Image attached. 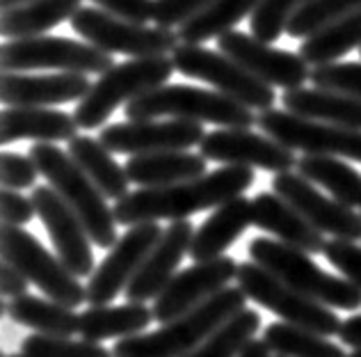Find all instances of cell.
<instances>
[{
  "label": "cell",
  "mask_w": 361,
  "mask_h": 357,
  "mask_svg": "<svg viewBox=\"0 0 361 357\" xmlns=\"http://www.w3.org/2000/svg\"><path fill=\"white\" fill-rule=\"evenodd\" d=\"M247 252L254 264L274 272L279 279L316 303L331 309H345V312L361 309V289L350 279H341L322 270L307 252L263 236L254 238Z\"/></svg>",
  "instance_id": "5"
},
{
  "label": "cell",
  "mask_w": 361,
  "mask_h": 357,
  "mask_svg": "<svg viewBox=\"0 0 361 357\" xmlns=\"http://www.w3.org/2000/svg\"><path fill=\"white\" fill-rule=\"evenodd\" d=\"M217 51L229 55L247 71L270 87L298 90L309 80L311 71L300 53L274 49L268 42L256 40L250 32L231 30L217 40Z\"/></svg>",
  "instance_id": "15"
},
{
  "label": "cell",
  "mask_w": 361,
  "mask_h": 357,
  "mask_svg": "<svg viewBox=\"0 0 361 357\" xmlns=\"http://www.w3.org/2000/svg\"><path fill=\"white\" fill-rule=\"evenodd\" d=\"M39 170L30 156H21L16 152L3 154V188L7 190H25L35 188Z\"/></svg>",
  "instance_id": "42"
},
{
  "label": "cell",
  "mask_w": 361,
  "mask_h": 357,
  "mask_svg": "<svg viewBox=\"0 0 361 357\" xmlns=\"http://www.w3.org/2000/svg\"><path fill=\"white\" fill-rule=\"evenodd\" d=\"M274 357H279V355H274Z\"/></svg>",
  "instance_id": "51"
},
{
  "label": "cell",
  "mask_w": 361,
  "mask_h": 357,
  "mask_svg": "<svg viewBox=\"0 0 361 357\" xmlns=\"http://www.w3.org/2000/svg\"><path fill=\"white\" fill-rule=\"evenodd\" d=\"M5 314L16 325L30 327L39 334L73 337L80 330V314H75L71 307H64L51 298L25 294L5 303Z\"/></svg>",
  "instance_id": "29"
},
{
  "label": "cell",
  "mask_w": 361,
  "mask_h": 357,
  "mask_svg": "<svg viewBox=\"0 0 361 357\" xmlns=\"http://www.w3.org/2000/svg\"><path fill=\"white\" fill-rule=\"evenodd\" d=\"M309 0H261L250 18V32L261 42H277L286 35L288 21Z\"/></svg>",
  "instance_id": "38"
},
{
  "label": "cell",
  "mask_w": 361,
  "mask_h": 357,
  "mask_svg": "<svg viewBox=\"0 0 361 357\" xmlns=\"http://www.w3.org/2000/svg\"><path fill=\"white\" fill-rule=\"evenodd\" d=\"M254 178L256 174L252 167L224 165L192 181L163 188H142L115 202V218L123 227L156 220H188L192 213L217 209L245 195V190L254 186Z\"/></svg>",
  "instance_id": "1"
},
{
  "label": "cell",
  "mask_w": 361,
  "mask_h": 357,
  "mask_svg": "<svg viewBox=\"0 0 361 357\" xmlns=\"http://www.w3.org/2000/svg\"><path fill=\"white\" fill-rule=\"evenodd\" d=\"M313 87L361 99V62H331L311 69Z\"/></svg>",
  "instance_id": "39"
},
{
  "label": "cell",
  "mask_w": 361,
  "mask_h": 357,
  "mask_svg": "<svg viewBox=\"0 0 361 357\" xmlns=\"http://www.w3.org/2000/svg\"><path fill=\"white\" fill-rule=\"evenodd\" d=\"M322 255L327 257V261L336 270L343 272L355 286L361 289V246H357L355 241L331 238L327 241Z\"/></svg>",
  "instance_id": "41"
},
{
  "label": "cell",
  "mask_w": 361,
  "mask_h": 357,
  "mask_svg": "<svg viewBox=\"0 0 361 357\" xmlns=\"http://www.w3.org/2000/svg\"><path fill=\"white\" fill-rule=\"evenodd\" d=\"M27 277L23 275L21 270L14 268L12 264H5L3 261V275H0V289H3V296L7 300H14V298H21L27 294Z\"/></svg>",
  "instance_id": "45"
},
{
  "label": "cell",
  "mask_w": 361,
  "mask_h": 357,
  "mask_svg": "<svg viewBox=\"0 0 361 357\" xmlns=\"http://www.w3.org/2000/svg\"><path fill=\"white\" fill-rule=\"evenodd\" d=\"M213 0H154V21L158 28L172 30L174 25H183L206 9Z\"/></svg>",
  "instance_id": "40"
},
{
  "label": "cell",
  "mask_w": 361,
  "mask_h": 357,
  "mask_svg": "<svg viewBox=\"0 0 361 357\" xmlns=\"http://www.w3.org/2000/svg\"><path fill=\"white\" fill-rule=\"evenodd\" d=\"M256 124L265 135L277 140L293 152L307 156H336L361 163V131L343 128L325 121L293 115L288 110H263Z\"/></svg>",
  "instance_id": "12"
},
{
  "label": "cell",
  "mask_w": 361,
  "mask_h": 357,
  "mask_svg": "<svg viewBox=\"0 0 361 357\" xmlns=\"http://www.w3.org/2000/svg\"><path fill=\"white\" fill-rule=\"evenodd\" d=\"M176 71L172 58L156 55V58H130L121 64H115L99 80H94L87 97L75 106V124L85 131L99 128L108 121L121 103H130L160 85H167Z\"/></svg>",
  "instance_id": "6"
},
{
  "label": "cell",
  "mask_w": 361,
  "mask_h": 357,
  "mask_svg": "<svg viewBox=\"0 0 361 357\" xmlns=\"http://www.w3.org/2000/svg\"><path fill=\"white\" fill-rule=\"evenodd\" d=\"M281 103L293 115L361 131V99L320 87H298L283 92Z\"/></svg>",
  "instance_id": "26"
},
{
  "label": "cell",
  "mask_w": 361,
  "mask_h": 357,
  "mask_svg": "<svg viewBox=\"0 0 361 357\" xmlns=\"http://www.w3.org/2000/svg\"><path fill=\"white\" fill-rule=\"evenodd\" d=\"M3 261L12 264L35 284L46 298L55 300L64 307H80L87 303V286L80 284V277L62 264L60 257L49 252L30 231L23 227L3 224Z\"/></svg>",
  "instance_id": "8"
},
{
  "label": "cell",
  "mask_w": 361,
  "mask_h": 357,
  "mask_svg": "<svg viewBox=\"0 0 361 357\" xmlns=\"http://www.w3.org/2000/svg\"><path fill=\"white\" fill-rule=\"evenodd\" d=\"M261 327V316L254 309H243L233 318L202 341L195 351H190L183 357H238L247 344L256 339V332Z\"/></svg>",
  "instance_id": "35"
},
{
  "label": "cell",
  "mask_w": 361,
  "mask_h": 357,
  "mask_svg": "<svg viewBox=\"0 0 361 357\" xmlns=\"http://www.w3.org/2000/svg\"><path fill=\"white\" fill-rule=\"evenodd\" d=\"M154 309L145 303H126V305H103L90 307L80 314L78 334L87 341H103L112 337H135L142 334L154 323Z\"/></svg>",
  "instance_id": "27"
},
{
  "label": "cell",
  "mask_w": 361,
  "mask_h": 357,
  "mask_svg": "<svg viewBox=\"0 0 361 357\" xmlns=\"http://www.w3.org/2000/svg\"><path fill=\"white\" fill-rule=\"evenodd\" d=\"M298 174L316 183L334 197L336 202L350 206H361V172L336 156H302L298 158Z\"/></svg>",
  "instance_id": "32"
},
{
  "label": "cell",
  "mask_w": 361,
  "mask_h": 357,
  "mask_svg": "<svg viewBox=\"0 0 361 357\" xmlns=\"http://www.w3.org/2000/svg\"><path fill=\"white\" fill-rule=\"evenodd\" d=\"M359 53H361V49H359Z\"/></svg>",
  "instance_id": "52"
},
{
  "label": "cell",
  "mask_w": 361,
  "mask_h": 357,
  "mask_svg": "<svg viewBox=\"0 0 361 357\" xmlns=\"http://www.w3.org/2000/svg\"><path fill=\"white\" fill-rule=\"evenodd\" d=\"M92 83L82 73H3V103L7 108H49L82 101Z\"/></svg>",
  "instance_id": "21"
},
{
  "label": "cell",
  "mask_w": 361,
  "mask_h": 357,
  "mask_svg": "<svg viewBox=\"0 0 361 357\" xmlns=\"http://www.w3.org/2000/svg\"><path fill=\"white\" fill-rule=\"evenodd\" d=\"M32 197H25L18 190H3V224L9 227H23L35 218Z\"/></svg>",
  "instance_id": "44"
},
{
  "label": "cell",
  "mask_w": 361,
  "mask_h": 357,
  "mask_svg": "<svg viewBox=\"0 0 361 357\" xmlns=\"http://www.w3.org/2000/svg\"><path fill=\"white\" fill-rule=\"evenodd\" d=\"M259 3L261 0H213L195 18L178 28V42L204 46L208 40H220L226 32H231L243 18H252Z\"/></svg>",
  "instance_id": "30"
},
{
  "label": "cell",
  "mask_w": 361,
  "mask_h": 357,
  "mask_svg": "<svg viewBox=\"0 0 361 357\" xmlns=\"http://www.w3.org/2000/svg\"><path fill=\"white\" fill-rule=\"evenodd\" d=\"M206 138L204 124L185 119H145L123 121V124L103 126L99 140L112 154H160V152H188L190 147L202 145Z\"/></svg>",
  "instance_id": "16"
},
{
  "label": "cell",
  "mask_w": 361,
  "mask_h": 357,
  "mask_svg": "<svg viewBox=\"0 0 361 357\" xmlns=\"http://www.w3.org/2000/svg\"><path fill=\"white\" fill-rule=\"evenodd\" d=\"M69 23L75 35L110 55L121 53L128 58H156L174 53L180 44L178 35L167 28L123 21L99 7H80Z\"/></svg>",
  "instance_id": "9"
},
{
  "label": "cell",
  "mask_w": 361,
  "mask_h": 357,
  "mask_svg": "<svg viewBox=\"0 0 361 357\" xmlns=\"http://www.w3.org/2000/svg\"><path fill=\"white\" fill-rule=\"evenodd\" d=\"M252 224H254L252 200H247L245 195L217 206V209L197 227L192 248H190V257H192L197 264L224 257V252L229 250Z\"/></svg>",
  "instance_id": "23"
},
{
  "label": "cell",
  "mask_w": 361,
  "mask_h": 357,
  "mask_svg": "<svg viewBox=\"0 0 361 357\" xmlns=\"http://www.w3.org/2000/svg\"><path fill=\"white\" fill-rule=\"evenodd\" d=\"M128 121L156 117L217 124L222 128H252L256 115L252 108L229 99L226 94L192 85H160L123 106Z\"/></svg>",
  "instance_id": "4"
},
{
  "label": "cell",
  "mask_w": 361,
  "mask_h": 357,
  "mask_svg": "<svg viewBox=\"0 0 361 357\" xmlns=\"http://www.w3.org/2000/svg\"><path fill=\"white\" fill-rule=\"evenodd\" d=\"M247 298L240 286H226L208 298L185 316L174 318L154 332L126 337L112 346L115 357H183L206 341L217 327L247 309Z\"/></svg>",
  "instance_id": "2"
},
{
  "label": "cell",
  "mask_w": 361,
  "mask_h": 357,
  "mask_svg": "<svg viewBox=\"0 0 361 357\" xmlns=\"http://www.w3.org/2000/svg\"><path fill=\"white\" fill-rule=\"evenodd\" d=\"M252 209L256 227L274 234L277 241L307 252L311 257L325 252V234L318 231L298 209H293L277 193H259L252 200Z\"/></svg>",
  "instance_id": "22"
},
{
  "label": "cell",
  "mask_w": 361,
  "mask_h": 357,
  "mask_svg": "<svg viewBox=\"0 0 361 357\" xmlns=\"http://www.w3.org/2000/svg\"><path fill=\"white\" fill-rule=\"evenodd\" d=\"M160 236H163V229L156 222H142L128 227V231L110 250V255L92 272L87 282V303L92 307L110 305L121 291H126Z\"/></svg>",
  "instance_id": "13"
},
{
  "label": "cell",
  "mask_w": 361,
  "mask_h": 357,
  "mask_svg": "<svg viewBox=\"0 0 361 357\" xmlns=\"http://www.w3.org/2000/svg\"><path fill=\"white\" fill-rule=\"evenodd\" d=\"M5 357H23L21 353H9V355H5Z\"/></svg>",
  "instance_id": "50"
},
{
  "label": "cell",
  "mask_w": 361,
  "mask_h": 357,
  "mask_svg": "<svg viewBox=\"0 0 361 357\" xmlns=\"http://www.w3.org/2000/svg\"><path fill=\"white\" fill-rule=\"evenodd\" d=\"M115 67L112 55L69 37H25L3 44V69L25 73L30 69H58V73H106Z\"/></svg>",
  "instance_id": "11"
},
{
  "label": "cell",
  "mask_w": 361,
  "mask_h": 357,
  "mask_svg": "<svg viewBox=\"0 0 361 357\" xmlns=\"http://www.w3.org/2000/svg\"><path fill=\"white\" fill-rule=\"evenodd\" d=\"M69 156L110 200L119 202L130 193V178L126 174V167H121L112 158V152L101 140H94L90 135H75L69 143Z\"/></svg>",
  "instance_id": "28"
},
{
  "label": "cell",
  "mask_w": 361,
  "mask_h": 357,
  "mask_svg": "<svg viewBox=\"0 0 361 357\" xmlns=\"http://www.w3.org/2000/svg\"><path fill=\"white\" fill-rule=\"evenodd\" d=\"M272 355L274 353L270 351V346L265 344L263 339H252L238 357H272Z\"/></svg>",
  "instance_id": "47"
},
{
  "label": "cell",
  "mask_w": 361,
  "mask_h": 357,
  "mask_svg": "<svg viewBox=\"0 0 361 357\" xmlns=\"http://www.w3.org/2000/svg\"><path fill=\"white\" fill-rule=\"evenodd\" d=\"M206 163L208 161L202 154L160 152V154L130 156L123 167H126L130 183H137L142 188H163V186L192 181V178L208 174Z\"/></svg>",
  "instance_id": "25"
},
{
  "label": "cell",
  "mask_w": 361,
  "mask_h": 357,
  "mask_svg": "<svg viewBox=\"0 0 361 357\" xmlns=\"http://www.w3.org/2000/svg\"><path fill=\"white\" fill-rule=\"evenodd\" d=\"M195 224L190 220H176L169 222L167 229H163V236L151 250V255L140 266L135 277L126 286V300L128 303H145L156 300L165 291V286L176 277L178 264L185 255H190L195 238Z\"/></svg>",
  "instance_id": "20"
},
{
  "label": "cell",
  "mask_w": 361,
  "mask_h": 357,
  "mask_svg": "<svg viewBox=\"0 0 361 357\" xmlns=\"http://www.w3.org/2000/svg\"><path fill=\"white\" fill-rule=\"evenodd\" d=\"M355 49H361V9L307 37L300 46V55L311 67H320L338 62Z\"/></svg>",
  "instance_id": "33"
},
{
  "label": "cell",
  "mask_w": 361,
  "mask_h": 357,
  "mask_svg": "<svg viewBox=\"0 0 361 357\" xmlns=\"http://www.w3.org/2000/svg\"><path fill=\"white\" fill-rule=\"evenodd\" d=\"M235 282H238L247 298L254 300L256 305L270 309L283 323L304 327V330H311L322 337H334L341 330L343 321L334 314V309L307 298L283 279H279L274 272L265 270L254 261L238 266Z\"/></svg>",
  "instance_id": "7"
},
{
  "label": "cell",
  "mask_w": 361,
  "mask_h": 357,
  "mask_svg": "<svg viewBox=\"0 0 361 357\" xmlns=\"http://www.w3.org/2000/svg\"><path fill=\"white\" fill-rule=\"evenodd\" d=\"M357 9H361V0H309L288 21L286 35L293 40H307Z\"/></svg>",
  "instance_id": "36"
},
{
  "label": "cell",
  "mask_w": 361,
  "mask_h": 357,
  "mask_svg": "<svg viewBox=\"0 0 361 357\" xmlns=\"http://www.w3.org/2000/svg\"><path fill=\"white\" fill-rule=\"evenodd\" d=\"M206 161H217L235 167H259L265 172L283 174L298 167L295 152L270 135L254 133L252 128H217L206 133L199 145Z\"/></svg>",
  "instance_id": "14"
},
{
  "label": "cell",
  "mask_w": 361,
  "mask_h": 357,
  "mask_svg": "<svg viewBox=\"0 0 361 357\" xmlns=\"http://www.w3.org/2000/svg\"><path fill=\"white\" fill-rule=\"evenodd\" d=\"M172 62L178 73L204 80L217 92L226 94L229 99L252 110H270L277 101L274 87L265 85L263 80L252 76L245 67L220 51H211L206 46L195 44H178L172 53Z\"/></svg>",
  "instance_id": "10"
},
{
  "label": "cell",
  "mask_w": 361,
  "mask_h": 357,
  "mask_svg": "<svg viewBox=\"0 0 361 357\" xmlns=\"http://www.w3.org/2000/svg\"><path fill=\"white\" fill-rule=\"evenodd\" d=\"M238 266L231 257H217L211 261H202L185 270L176 272V277L165 286V291L154 303V318L160 323H169L174 318L185 316L208 298L217 296L229 286V282L238 277Z\"/></svg>",
  "instance_id": "17"
},
{
  "label": "cell",
  "mask_w": 361,
  "mask_h": 357,
  "mask_svg": "<svg viewBox=\"0 0 361 357\" xmlns=\"http://www.w3.org/2000/svg\"><path fill=\"white\" fill-rule=\"evenodd\" d=\"M82 7V0H35V3L3 12V37L25 40L42 37L64 21H71Z\"/></svg>",
  "instance_id": "31"
},
{
  "label": "cell",
  "mask_w": 361,
  "mask_h": 357,
  "mask_svg": "<svg viewBox=\"0 0 361 357\" xmlns=\"http://www.w3.org/2000/svg\"><path fill=\"white\" fill-rule=\"evenodd\" d=\"M23 357H115L112 351L97 341L71 339V337H51L35 332L21 344Z\"/></svg>",
  "instance_id": "37"
},
{
  "label": "cell",
  "mask_w": 361,
  "mask_h": 357,
  "mask_svg": "<svg viewBox=\"0 0 361 357\" xmlns=\"http://www.w3.org/2000/svg\"><path fill=\"white\" fill-rule=\"evenodd\" d=\"M3 3V12H12V9H18V7H25L35 3V0H0Z\"/></svg>",
  "instance_id": "48"
},
{
  "label": "cell",
  "mask_w": 361,
  "mask_h": 357,
  "mask_svg": "<svg viewBox=\"0 0 361 357\" xmlns=\"http://www.w3.org/2000/svg\"><path fill=\"white\" fill-rule=\"evenodd\" d=\"M27 156L35 161L37 170L49 181V186L80 218L94 246L103 250L115 248L119 241L115 209H110L106 202L108 197L75 165L69 152H62L58 145L51 143H37L30 147Z\"/></svg>",
  "instance_id": "3"
},
{
  "label": "cell",
  "mask_w": 361,
  "mask_h": 357,
  "mask_svg": "<svg viewBox=\"0 0 361 357\" xmlns=\"http://www.w3.org/2000/svg\"><path fill=\"white\" fill-rule=\"evenodd\" d=\"M75 117L64 110L53 108H5L3 110V145L18 140H37V143H71L78 135Z\"/></svg>",
  "instance_id": "24"
},
{
  "label": "cell",
  "mask_w": 361,
  "mask_h": 357,
  "mask_svg": "<svg viewBox=\"0 0 361 357\" xmlns=\"http://www.w3.org/2000/svg\"><path fill=\"white\" fill-rule=\"evenodd\" d=\"M92 3L123 21L149 23L154 18V0H92Z\"/></svg>",
  "instance_id": "43"
},
{
  "label": "cell",
  "mask_w": 361,
  "mask_h": 357,
  "mask_svg": "<svg viewBox=\"0 0 361 357\" xmlns=\"http://www.w3.org/2000/svg\"><path fill=\"white\" fill-rule=\"evenodd\" d=\"M30 197L62 264L75 277H92V272L97 270L92 252L94 243L78 215L66 206V202L51 186H37Z\"/></svg>",
  "instance_id": "18"
},
{
  "label": "cell",
  "mask_w": 361,
  "mask_h": 357,
  "mask_svg": "<svg viewBox=\"0 0 361 357\" xmlns=\"http://www.w3.org/2000/svg\"><path fill=\"white\" fill-rule=\"evenodd\" d=\"M272 193H277L293 209H298L318 231L331 234V238H343V241L361 238V213L336 202L334 197L322 195L316 188V183L307 181L302 174L298 172L274 174Z\"/></svg>",
  "instance_id": "19"
},
{
  "label": "cell",
  "mask_w": 361,
  "mask_h": 357,
  "mask_svg": "<svg viewBox=\"0 0 361 357\" xmlns=\"http://www.w3.org/2000/svg\"><path fill=\"white\" fill-rule=\"evenodd\" d=\"M338 337H341V341H343L345 346L359 351L361 349V314H355V316L345 318V321L341 323Z\"/></svg>",
  "instance_id": "46"
},
{
  "label": "cell",
  "mask_w": 361,
  "mask_h": 357,
  "mask_svg": "<svg viewBox=\"0 0 361 357\" xmlns=\"http://www.w3.org/2000/svg\"><path fill=\"white\" fill-rule=\"evenodd\" d=\"M263 341L279 357H348V353L327 337L283 321H274L265 327Z\"/></svg>",
  "instance_id": "34"
},
{
  "label": "cell",
  "mask_w": 361,
  "mask_h": 357,
  "mask_svg": "<svg viewBox=\"0 0 361 357\" xmlns=\"http://www.w3.org/2000/svg\"><path fill=\"white\" fill-rule=\"evenodd\" d=\"M348 357H361V349H359V351H353Z\"/></svg>",
  "instance_id": "49"
}]
</instances>
